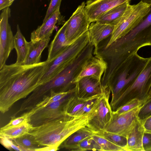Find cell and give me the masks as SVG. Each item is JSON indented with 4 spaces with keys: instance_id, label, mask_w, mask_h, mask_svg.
<instances>
[{
    "instance_id": "obj_1",
    "label": "cell",
    "mask_w": 151,
    "mask_h": 151,
    "mask_svg": "<svg viewBox=\"0 0 151 151\" xmlns=\"http://www.w3.org/2000/svg\"><path fill=\"white\" fill-rule=\"evenodd\" d=\"M46 61L30 65H5L0 69V111H7L40 85Z\"/></svg>"
},
{
    "instance_id": "obj_2",
    "label": "cell",
    "mask_w": 151,
    "mask_h": 151,
    "mask_svg": "<svg viewBox=\"0 0 151 151\" xmlns=\"http://www.w3.org/2000/svg\"><path fill=\"white\" fill-rule=\"evenodd\" d=\"M87 114L79 117L64 116L33 127L29 133L36 141L43 147L53 145L59 146L70 135L86 126Z\"/></svg>"
},
{
    "instance_id": "obj_3",
    "label": "cell",
    "mask_w": 151,
    "mask_h": 151,
    "mask_svg": "<svg viewBox=\"0 0 151 151\" xmlns=\"http://www.w3.org/2000/svg\"><path fill=\"white\" fill-rule=\"evenodd\" d=\"M151 89V57L143 69L132 83L124 88L110 103L113 111L137 99L142 105L150 98Z\"/></svg>"
},
{
    "instance_id": "obj_4",
    "label": "cell",
    "mask_w": 151,
    "mask_h": 151,
    "mask_svg": "<svg viewBox=\"0 0 151 151\" xmlns=\"http://www.w3.org/2000/svg\"><path fill=\"white\" fill-rule=\"evenodd\" d=\"M89 42L88 30L77 40L68 45L59 55L47 61L40 85L51 79L73 61L86 47Z\"/></svg>"
},
{
    "instance_id": "obj_5",
    "label": "cell",
    "mask_w": 151,
    "mask_h": 151,
    "mask_svg": "<svg viewBox=\"0 0 151 151\" xmlns=\"http://www.w3.org/2000/svg\"><path fill=\"white\" fill-rule=\"evenodd\" d=\"M111 93L109 87L106 88L87 114L86 127L93 133L105 130L112 119L113 111L109 102Z\"/></svg>"
},
{
    "instance_id": "obj_6",
    "label": "cell",
    "mask_w": 151,
    "mask_h": 151,
    "mask_svg": "<svg viewBox=\"0 0 151 151\" xmlns=\"http://www.w3.org/2000/svg\"><path fill=\"white\" fill-rule=\"evenodd\" d=\"M150 5L140 1L136 4H130L113 33L105 48L122 38L136 27L148 14Z\"/></svg>"
},
{
    "instance_id": "obj_7",
    "label": "cell",
    "mask_w": 151,
    "mask_h": 151,
    "mask_svg": "<svg viewBox=\"0 0 151 151\" xmlns=\"http://www.w3.org/2000/svg\"><path fill=\"white\" fill-rule=\"evenodd\" d=\"M145 64L144 58L137 53L129 58L122 63L109 87L111 93V100L134 80Z\"/></svg>"
},
{
    "instance_id": "obj_8",
    "label": "cell",
    "mask_w": 151,
    "mask_h": 151,
    "mask_svg": "<svg viewBox=\"0 0 151 151\" xmlns=\"http://www.w3.org/2000/svg\"><path fill=\"white\" fill-rule=\"evenodd\" d=\"M76 92V87L71 90L60 100L35 111H27L29 122L33 127L61 118L65 115L63 111L64 106L68 100Z\"/></svg>"
},
{
    "instance_id": "obj_9",
    "label": "cell",
    "mask_w": 151,
    "mask_h": 151,
    "mask_svg": "<svg viewBox=\"0 0 151 151\" xmlns=\"http://www.w3.org/2000/svg\"><path fill=\"white\" fill-rule=\"evenodd\" d=\"M86 3L83 2L67 21L66 30L68 45L75 42L88 30L91 22L85 10Z\"/></svg>"
},
{
    "instance_id": "obj_10",
    "label": "cell",
    "mask_w": 151,
    "mask_h": 151,
    "mask_svg": "<svg viewBox=\"0 0 151 151\" xmlns=\"http://www.w3.org/2000/svg\"><path fill=\"white\" fill-rule=\"evenodd\" d=\"M11 12L9 7H6L2 10L0 16V69L6 65L14 48V36L8 22Z\"/></svg>"
},
{
    "instance_id": "obj_11",
    "label": "cell",
    "mask_w": 151,
    "mask_h": 151,
    "mask_svg": "<svg viewBox=\"0 0 151 151\" xmlns=\"http://www.w3.org/2000/svg\"><path fill=\"white\" fill-rule=\"evenodd\" d=\"M140 107L120 114L113 113L112 119L105 130L127 137L138 119Z\"/></svg>"
},
{
    "instance_id": "obj_12",
    "label": "cell",
    "mask_w": 151,
    "mask_h": 151,
    "mask_svg": "<svg viewBox=\"0 0 151 151\" xmlns=\"http://www.w3.org/2000/svg\"><path fill=\"white\" fill-rule=\"evenodd\" d=\"M130 0H88L85 6V12L91 23L95 22L101 14L112 8L128 2Z\"/></svg>"
},
{
    "instance_id": "obj_13",
    "label": "cell",
    "mask_w": 151,
    "mask_h": 151,
    "mask_svg": "<svg viewBox=\"0 0 151 151\" xmlns=\"http://www.w3.org/2000/svg\"><path fill=\"white\" fill-rule=\"evenodd\" d=\"M65 17L58 9L42 24L38 27L31 34V41L36 42L50 38L56 25H63L65 22Z\"/></svg>"
},
{
    "instance_id": "obj_14",
    "label": "cell",
    "mask_w": 151,
    "mask_h": 151,
    "mask_svg": "<svg viewBox=\"0 0 151 151\" xmlns=\"http://www.w3.org/2000/svg\"><path fill=\"white\" fill-rule=\"evenodd\" d=\"M107 67V63L104 59L98 53L86 63L74 83L76 84L82 78L86 76H92L101 81L102 76Z\"/></svg>"
},
{
    "instance_id": "obj_15",
    "label": "cell",
    "mask_w": 151,
    "mask_h": 151,
    "mask_svg": "<svg viewBox=\"0 0 151 151\" xmlns=\"http://www.w3.org/2000/svg\"><path fill=\"white\" fill-rule=\"evenodd\" d=\"M76 93L79 99H87L101 94L105 89L101 81L92 76L84 77L76 84Z\"/></svg>"
},
{
    "instance_id": "obj_16",
    "label": "cell",
    "mask_w": 151,
    "mask_h": 151,
    "mask_svg": "<svg viewBox=\"0 0 151 151\" xmlns=\"http://www.w3.org/2000/svg\"><path fill=\"white\" fill-rule=\"evenodd\" d=\"M114 27V26L101 24L96 22L91 23L88 31L89 42L94 47V55L98 53V46L99 43L111 35Z\"/></svg>"
},
{
    "instance_id": "obj_17",
    "label": "cell",
    "mask_w": 151,
    "mask_h": 151,
    "mask_svg": "<svg viewBox=\"0 0 151 151\" xmlns=\"http://www.w3.org/2000/svg\"><path fill=\"white\" fill-rule=\"evenodd\" d=\"M67 21L56 32L51 42L48 50V57L46 61H49L59 55L69 45L66 36V30Z\"/></svg>"
},
{
    "instance_id": "obj_18",
    "label": "cell",
    "mask_w": 151,
    "mask_h": 151,
    "mask_svg": "<svg viewBox=\"0 0 151 151\" xmlns=\"http://www.w3.org/2000/svg\"><path fill=\"white\" fill-rule=\"evenodd\" d=\"M145 131L143 122L138 119L127 137V151H144L142 139Z\"/></svg>"
},
{
    "instance_id": "obj_19",
    "label": "cell",
    "mask_w": 151,
    "mask_h": 151,
    "mask_svg": "<svg viewBox=\"0 0 151 151\" xmlns=\"http://www.w3.org/2000/svg\"><path fill=\"white\" fill-rule=\"evenodd\" d=\"M50 38L44 39L36 42H29L28 50L25 60L22 65H32L41 62V53L47 47Z\"/></svg>"
},
{
    "instance_id": "obj_20",
    "label": "cell",
    "mask_w": 151,
    "mask_h": 151,
    "mask_svg": "<svg viewBox=\"0 0 151 151\" xmlns=\"http://www.w3.org/2000/svg\"><path fill=\"white\" fill-rule=\"evenodd\" d=\"M130 3L126 2L115 6L101 15L96 22L115 26L120 21Z\"/></svg>"
},
{
    "instance_id": "obj_21",
    "label": "cell",
    "mask_w": 151,
    "mask_h": 151,
    "mask_svg": "<svg viewBox=\"0 0 151 151\" xmlns=\"http://www.w3.org/2000/svg\"><path fill=\"white\" fill-rule=\"evenodd\" d=\"M17 31L14 36V48L17 54L15 64L22 65L24 62L27 54L29 42L27 41L20 30L19 25L17 27Z\"/></svg>"
},
{
    "instance_id": "obj_22",
    "label": "cell",
    "mask_w": 151,
    "mask_h": 151,
    "mask_svg": "<svg viewBox=\"0 0 151 151\" xmlns=\"http://www.w3.org/2000/svg\"><path fill=\"white\" fill-rule=\"evenodd\" d=\"M33 126L29 122L20 125L0 130V135L13 139L29 133Z\"/></svg>"
},
{
    "instance_id": "obj_23",
    "label": "cell",
    "mask_w": 151,
    "mask_h": 151,
    "mask_svg": "<svg viewBox=\"0 0 151 151\" xmlns=\"http://www.w3.org/2000/svg\"><path fill=\"white\" fill-rule=\"evenodd\" d=\"M90 99H79L77 97L76 92L68 100L64 106L63 111L65 114L74 117L76 114L83 107Z\"/></svg>"
},
{
    "instance_id": "obj_24",
    "label": "cell",
    "mask_w": 151,
    "mask_h": 151,
    "mask_svg": "<svg viewBox=\"0 0 151 151\" xmlns=\"http://www.w3.org/2000/svg\"><path fill=\"white\" fill-rule=\"evenodd\" d=\"M93 133L91 130L86 127L81 128L70 135L63 142L62 147L67 149L84 139L90 136Z\"/></svg>"
},
{
    "instance_id": "obj_25",
    "label": "cell",
    "mask_w": 151,
    "mask_h": 151,
    "mask_svg": "<svg viewBox=\"0 0 151 151\" xmlns=\"http://www.w3.org/2000/svg\"><path fill=\"white\" fill-rule=\"evenodd\" d=\"M12 140L24 151H36V149L42 147L29 132Z\"/></svg>"
},
{
    "instance_id": "obj_26",
    "label": "cell",
    "mask_w": 151,
    "mask_h": 151,
    "mask_svg": "<svg viewBox=\"0 0 151 151\" xmlns=\"http://www.w3.org/2000/svg\"><path fill=\"white\" fill-rule=\"evenodd\" d=\"M71 90L61 92L51 91L48 94L45 96L33 108L29 111L33 112L57 101L65 96Z\"/></svg>"
},
{
    "instance_id": "obj_27",
    "label": "cell",
    "mask_w": 151,
    "mask_h": 151,
    "mask_svg": "<svg viewBox=\"0 0 151 151\" xmlns=\"http://www.w3.org/2000/svg\"><path fill=\"white\" fill-rule=\"evenodd\" d=\"M67 149L70 151H101V148L99 145L93 139L91 136L84 139L76 144L69 147Z\"/></svg>"
},
{
    "instance_id": "obj_28",
    "label": "cell",
    "mask_w": 151,
    "mask_h": 151,
    "mask_svg": "<svg viewBox=\"0 0 151 151\" xmlns=\"http://www.w3.org/2000/svg\"><path fill=\"white\" fill-rule=\"evenodd\" d=\"M109 140L115 144L125 149L127 151V138L125 136L106 131L93 132Z\"/></svg>"
},
{
    "instance_id": "obj_29",
    "label": "cell",
    "mask_w": 151,
    "mask_h": 151,
    "mask_svg": "<svg viewBox=\"0 0 151 151\" xmlns=\"http://www.w3.org/2000/svg\"><path fill=\"white\" fill-rule=\"evenodd\" d=\"M91 136L99 145L101 148V151H126L124 148L97 134L93 133Z\"/></svg>"
},
{
    "instance_id": "obj_30",
    "label": "cell",
    "mask_w": 151,
    "mask_h": 151,
    "mask_svg": "<svg viewBox=\"0 0 151 151\" xmlns=\"http://www.w3.org/2000/svg\"><path fill=\"white\" fill-rule=\"evenodd\" d=\"M151 116V97L140 107L138 114V119L142 122Z\"/></svg>"
},
{
    "instance_id": "obj_31",
    "label": "cell",
    "mask_w": 151,
    "mask_h": 151,
    "mask_svg": "<svg viewBox=\"0 0 151 151\" xmlns=\"http://www.w3.org/2000/svg\"><path fill=\"white\" fill-rule=\"evenodd\" d=\"M29 115L27 112L23 114L21 116L16 117L12 116L9 122L1 128L5 129L18 126L26 122H29Z\"/></svg>"
},
{
    "instance_id": "obj_32",
    "label": "cell",
    "mask_w": 151,
    "mask_h": 151,
    "mask_svg": "<svg viewBox=\"0 0 151 151\" xmlns=\"http://www.w3.org/2000/svg\"><path fill=\"white\" fill-rule=\"evenodd\" d=\"M141 105L140 101L138 99H135L122 106L116 111H113V113L120 114L130 111Z\"/></svg>"
},
{
    "instance_id": "obj_33",
    "label": "cell",
    "mask_w": 151,
    "mask_h": 151,
    "mask_svg": "<svg viewBox=\"0 0 151 151\" xmlns=\"http://www.w3.org/2000/svg\"><path fill=\"white\" fill-rule=\"evenodd\" d=\"M62 0H51L43 21L44 22L56 10L60 9Z\"/></svg>"
},
{
    "instance_id": "obj_34",
    "label": "cell",
    "mask_w": 151,
    "mask_h": 151,
    "mask_svg": "<svg viewBox=\"0 0 151 151\" xmlns=\"http://www.w3.org/2000/svg\"><path fill=\"white\" fill-rule=\"evenodd\" d=\"M100 95L94 96L89 99L83 107L76 114L74 117L81 116L87 114L91 109L97 98Z\"/></svg>"
},
{
    "instance_id": "obj_35",
    "label": "cell",
    "mask_w": 151,
    "mask_h": 151,
    "mask_svg": "<svg viewBox=\"0 0 151 151\" xmlns=\"http://www.w3.org/2000/svg\"><path fill=\"white\" fill-rule=\"evenodd\" d=\"M142 146L144 151H151V132L145 131L142 139Z\"/></svg>"
},
{
    "instance_id": "obj_36",
    "label": "cell",
    "mask_w": 151,
    "mask_h": 151,
    "mask_svg": "<svg viewBox=\"0 0 151 151\" xmlns=\"http://www.w3.org/2000/svg\"><path fill=\"white\" fill-rule=\"evenodd\" d=\"M0 139L1 144L4 147L9 150L14 149L16 144L12 140L1 135Z\"/></svg>"
},
{
    "instance_id": "obj_37",
    "label": "cell",
    "mask_w": 151,
    "mask_h": 151,
    "mask_svg": "<svg viewBox=\"0 0 151 151\" xmlns=\"http://www.w3.org/2000/svg\"><path fill=\"white\" fill-rule=\"evenodd\" d=\"M60 146L57 145H53L42 147L36 150V151H55L59 149Z\"/></svg>"
},
{
    "instance_id": "obj_38",
    "label": "cell",
    "mask_w": 151,
    "mask_h": 151,
    "mask_svg": "<svg viewBox=\"0 0 151 151\" xmlns=\"http://www.w3.org/2000/svg\"><path fill=\"white\" fill-rule=\"evenodd\" d=\"M143 125L145 131L151 132V116L144 121Z\"/></svg>"
},
{
    "instance_id": "obj_39",
    "label": "cell",
    "mask_w": 151,
    "mask_h": 151,
    "mask_svg": "<svg viewBox=\"0 0 151 151\" xmlns=\"http://www.w3.org/2000/svg\"><path fill=\"white\" fill-rule=\"evenodd\" d=\"M9 0H0V10L9 7Z\"/></svg>"
},
{
    "instance_id": "obj_40",
    "label": "cell",
    "mask_w": 151,
    "mask_h": 151,
    "mask_svg": "<svg viewBox=\"0 0 151 151\" xmlns=\"http://www.w3.org/2000/svg\"><path fill=\"white\" fill-rule=\"evenodd\" d=\"M141 1L150 5H151V0H141Z\"/></svg>"
}]
</instances>
